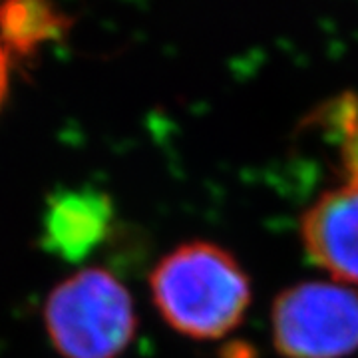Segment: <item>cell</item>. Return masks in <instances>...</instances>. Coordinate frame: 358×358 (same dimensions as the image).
<instances>
[{"label":"cell","mask_w":358,"mask_h":358,"mask_svg":"<svg viewBox=\"0 0 358 358\" xmlns=\"http://www.w3.org/2000/svg\"><path fill=\"white\" fill-rule=\"evenodd\" d=\"M150 289L162 319L193 341H217L233 333L253 301L243 265L211 241L171 249L152 271Z\"/></svg>","instance_id":"obj_1"},{"label":"cell","mask_w":358,"mask_h":358,"mask_svg":"<svg viewBox=\"0 0 358 358\" xmlns=\"http://www.w3.org/2000/svg\"><path fill=\"white\" fill-rule=\"evenodd\" d=\"M44 327L64 358H120L136 338L138 315L124 282L106 268L88 267L52 289Z\"/></svg>","instance_id":"obj_2"},{"label":"cell","mask_w":358,"mask_h":358,"mask_svg":"<svg viewBox=\"0 0 358 358\" xmlns=\"http://www.w3.org/2000/svg\"><path fill=\"white\" fill-rule=\"evenodd\" d=\"M271 338L282 358H346L358 350V293L331 281L282 289L271 307Z\"/></svg>","instance_id":"obj_3"},{"label":"cell","mask_w":358,"mask_h":358,"mask_svg":"<svg viewBox=\"0 0 358 358\" xmlns=\"http://www.w3.org/2000/svg\"><path fill=\"white\" fill-rule=\"evenodd\" d=\"M307 257L334 282L358 287V179H345L308 205L299 219Z\"/></svg>","instance_id":"obj_4"},{"label":"cell","mask_w":358,"mask_h":358,"mask_svg":"<svg viewBox=\"0 0 358 358\" xmlns=\"http://www.w3.org/2000/svg\"><path fill=\"white\" fill-rule=\"evenodd\" d=\"M114 221V203L106 192L60 189L46 199L40 247L66 263H80L103 243Z\"/></svg>","instance_id":"obj_5"},{"label":"cell","mask_w":358,"mask_h":358,"mask_svg":"<svg viewBox=\"0 0 358 358\" xmlns=\"http://www.w3.org/2000/svg\"><path fill=\"white\" fill-rule=\"evenodd\" d=\"M74 18L42 0H8L0 4V42L8 54L28 58L46 42L64 38Z\"/></svg>","instance_id":"obj_6"},{"label":"cell","mask_w":358,"mask_h":358,"mask_svg":"<svg viewBox=\"0 0 358 358\" xmlns=\"http://www.w3.org/2000/svg\"><path fill=\"white\" fill-rule=\"evenodd\" d=\"M8 88H10V56L4 44L0 42V108L8 96Z\"/></svg>","instance_id":"obj_7"}]
</instances>
